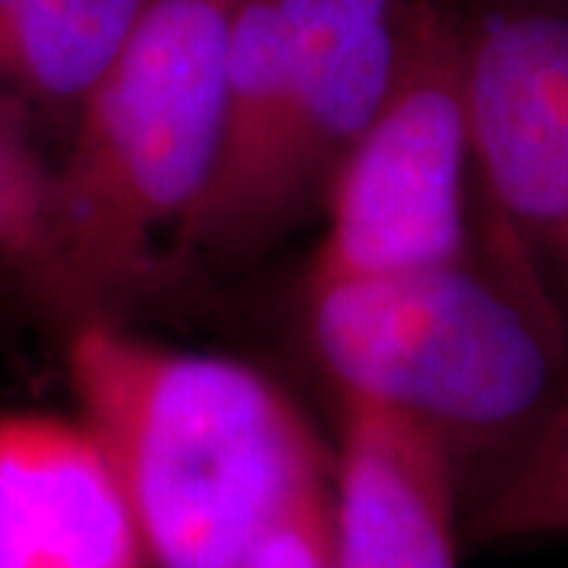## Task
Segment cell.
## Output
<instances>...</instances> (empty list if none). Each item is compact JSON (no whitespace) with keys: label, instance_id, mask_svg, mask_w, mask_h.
Instances as JSON below:
<instances>
[{"label":"cell","instance_id":"cell-3","mask_svg":"<svg viewBox=\"0 0 568 568\" xmlns=\"http://www.w3.org/2000/svg\"><path fill=\"white\" fill-rule=\"evenodd\" d=\"M237 0H149L73 114L51 181L48 297L108 316L168 260L219 162Z\"/></svg>","mask_w":568,"mask_h":568},{"label":"cell","instance_id":"cell-5","mask_svg":"<svg viewBox=\"0 0 568 568\" xmlns=\"http://www.w3.org/2000/svg\"><path fill=\"white\" fill-rule=\"evenodd\" d=\"M455 10L493 260L568 345V0Z\"/></svg>","mask_w":568,"mask_h":568},{"label":"cell","instance_id":"cell-2","mask_svg":"<svg viewBox=\"0 0 568 568\" xmlns=\"http://www.w3.org/2000/svg\"><path fill=\"white\" fill-rule=\"evenodd\" d=\"M310 338L338 392L420 426L458 480L462 521L568 395V345L503 265L470 253L310 291Z\"/></svg>","mask_w":568,"mask_h":568},{"label":"cell","instance_id":"cell-4","mask_svg":"<svg viewBox=\"0 0 568 568\" xmlns=\"http://www.w3.org/2000/svg\"><path fill=\"white\" fill-rule=\"evenodd\" d=\"M470 171L458 10L407 0L386 99L328 186L310 291L467 256Z\"/></svg>","mask_w":568,"mask_h":568},{"label":"cell","instance_id":"cell-13","mask_svg":"<svg viewBox=\"0 0 568 568\" xmlns=\"http://www.w3.org/2000/svg\"><path fill=\"white\" fill-rule=\"evenodd\" d=\"M328 493L332 477L301 493L263 530L244 568H335Z\"/></svg>","mask_w":568,"mask_h":568},{"label":"cell","instance_id":"cell-1","mask_svg":"<svg viewBox=\"0 0 568 568\" xmlns=\"http://www.w3.org/2000/svg\"><path fill=\"white\" fill-rule=\"evenodd\" d=\"M67 376L152 568H244L284 508L332 477L304 414L246 364L82 316L67 338Z\"/></svg>","mask_w":568,"mask_h":568},{"label":"cell","instance_id":"cell-11","mask_svg":"<svg viewBox=\"0 0 568 568\" xmlns=\"http://www.w3.org/2000/svg\"><path fill=\"white\" fill-rule=\"evenodd\" d=\"M470 544L568 537V395L525 458L462 521Z\"/></svg>","mask_w":568,"mask_h":568},{"label":"cell","instance_id":"cell-8","mask_svg":"<svg viewBox=\"0 0 568 568\" xmlns=\"http://www.w3.org/2000/svg\"><path fill=\"white\" fill-rule=\"evenodd\" d=\"M332 465L335 568H458L462 496L455 470L420 426L338 392Z\"/></svg>","mask_w":568,"mask_h":568},{"label":"cell","instance_id":"cell-10","mask_svg":"<svg viewBox=\"0 0 568 568\" xmlns=\"http://www.w3.org/2000/svg\"><path fill=\"white\" fill-rule=\"evenodd\" d=\"M149 0H0V95L77 114Z\"/></svg>","mask_w":568,"mask_h":568},{"label":"cell","instance_id":"cell-12","mask_svg":"<svg viewBox=\"0 0 568 568\" xmlns=\"http://www.w3.org/2000/svg\"><path fill=\"white\" fill-rule=\"evenodd\" d=\"M51 181L29 111L0 95V260L48 294L51 278Z\"/></svg>","mask_w":568,"mask_h":568},{"label":"cell","instance_id":"cell-7","mask_svg":"<svg viewBox=\"0 0 568 568\" xmlns=\"http://www.w3.org/2000/svg\"><path fill=\"white\" fill-rule=\"evenodd\" d=\"M0 568H152L121 477L82 417L0 410Z\"/></svg>","mask_w":568,"mask_h":568},{"label":"cell","instance_id":"cell-9","mask_svg":"<svg viewBox=\"0 0 568 568\" xmlns=\"http://www.w3.org/2000/svg\"><path fill=\"white\" fill-rule=\"evenodd\" d=\"M287 70L291 32L282 0H237L227 41L219 162L174 260L190 253L222 256L231 250L275 136Z\"/></svg>","mask_w":568,"mask_h":568},{"label":"cell","instance_id":"cell-6","mask_svg":"<svg viewBox=\"0 0 568 568\" xmlns=\"http://www.w3.org/2000/svg\"><path fill=\"white\" fill-rule=\"evenodd\" d=\"M407 0H282L291 70L263 174L227 253L263 246L323 209L328 186L386 99Z\"/></svg>","mask_w":568,"mask_h":568}]
</instances>
